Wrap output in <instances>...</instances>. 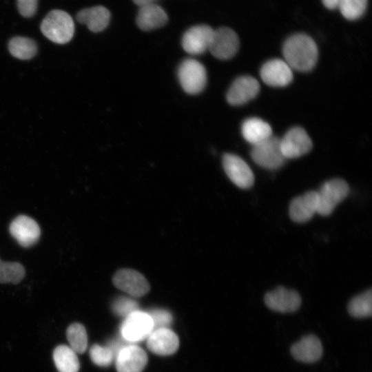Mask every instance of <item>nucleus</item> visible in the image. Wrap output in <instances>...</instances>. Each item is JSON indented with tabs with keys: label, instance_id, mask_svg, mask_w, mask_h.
Returning a JSON list of instances; mask_svg holds the SVG:
<instances>
[{
	"label": "nucleus",
	"instance_id": "33",
	"mask_svg": "<svg viewBox=\"0 0 372 372\" xmlns=\"http://www.w3.org/2000/svg\"><path fill=\"white\" fill-rule=\"evenodd\" d=\"M324 6L330 10L338 8L340 0H322Z\"/></svg>",
	"mask_w": 372,
	"mask_h": 372
},
{
	"label": "nucleus",
	"instance_id": "25",
	"mask_svg": "<svg viewBox=\"0 0 372 372\" xmlns=\"http://www.w3.org/2000/svg\"><path fill=\"white\" fill-rule=\"evenodd\" d=\"M351 316L358 318L370 317L372 313V291L369 289L353 298L348 304Z\"/></svg>",
	"mask_w": 372,
	"mask_h": 372
},
{
	"label": "nucleus",
	"instance_id": "27",
	"mask_svg": "<svg viewBox=\"0 0 372 372\" xmlns=\"http://www.w3.org/2000/svg\"><path fill=\"white\" fill-rule=\"evenodd\" d=\"M67 339L76 353H83L87 346V335L85 327L80 323L70 324L66 331Z\"/></svg>",
	"mask_w": 372,
	"mask_h": 372
},
{
	"label": "nucleus",
	"instance_id": "30",
	"mask_svg": "<svg viewBox=\"0 0 372 372\" xmlns=\"http://www.w3.org/2000/svg\"><path fill=\"white\" fill-rule=\"evenodd\" d=\"M112 309L117 316L127 317L132 313L138 310V304L132 298L121 296L114 300Z\"/></svg>",
	"mask_w": 372,
	"mask_h": 372
},
{
	"label": "nucleus",
	"instance_id": "21",
	"mask_svg": "<svg viewBox=\"0 0 372 372\" xmlns=\"http://www.w3.org/2000/svg\"><path fill=\"white\" fill-rule=\"evenodd\" d=\"M76 19L78 22L85 24L90 31L99 32L107 26L110 19V12L103 6H94L79 11L76 15Z\"/></svg>",
	"mask_w": 372,
	"mask_h": 372
},
{
	"label": "nucleus",
	"instance_id": "1",
	"mask_svg": "<svg viewBox=\"0 0 372 372\" xmlns=\"http://www.w3.org/2000/svg\"><path fill=\"white\" fill-rule=\"evenodd\" d=\"M285 61L291 69L307 72L315 66L318 48L315 41L305 34H296L289 37L282 48Z\"/></svg>",
	"mask_w": 372,
	"mask_h": 372
},
{
	"label": "nucleus",
	"instance_id": "5",
	"mask_svg": "<svg viewBox=\"0 0 372 372\" xmlns=\"http://www.w3.org/2000/svg\"><path fill=\"white\" fill-rule=\"evenodd\" d=\"M178 77L183 90L189 94L200 92L207 83L205 67L197 60L187 59L179 65Z\"/></svg>",
	"mask_w": 372,
	"mask_h": 372
},
{
	"label": "nucleus",
	"instance_id": "22",
	"mask_svg": "<svg viewBox=\"0 0 372 372\" xmlns=\"http://www.w3.org/2000/svg\"><path fill=\"white\" fill-rule=\"evenodd\" d=\"M241 132L244 138L253 145L272 135L269 124L256 117L246 119L242 124Z\"/></svg>",
	"mask_w": 372,
	"mask_h": 372
},
{
	"label": "nucleus",
	"instance_id": "12",
	"mask_svg": "<svg viewBox=\"0 0 372 372\" xmlns=\"http://www.w3.org/2000/svg\"><path fill=\"white\" fill-rule=\"evenodd\" d=\"M264 301L268 308L280 313L297 311L302 302L298 292L283 287H278L266 293Z\"/></svg>",
	"mask_w": 372,
	"mask_h": 372
},
{
	"label": "nucleus",
	"instance_id": "2",
	"mask_svg": "<svg viewBox=\"0 0 372 372\" xmlns=\"http://www.w3.org/2000/svg\"><path fill=\"white\" fill-rule=\"evenodd\" d=\"M41 30L51 41L64 44L72 39L74 32V24L68 13L61 10H54L42 21Z\"/></svg>",
	"mask_w": 372,
	"mask_h": 372
},
{
	"label": "nucleus",
	"instance_id": "6",
	"mask_svg": "<svg viewBox=\"0 0 372 372\" xmlns=\"http://www.w3.org/2000/svg\"><path fill=\"white\" fill-rule=\"evenodd\" d=\"M153 331V322L147 312L137 310L123 321L121 332L123 340L137 342L146 339Z\"/></svg>",
	"mask_w": 372,
	"mask_h": 372
},
{
	"label": "nucleus",
	"instance_id": "24",
	"mask_svg": "<svg viewBox=\"0 0 372 372\" xmlns=\"http://www.w3.org/2000/svg\"><path fill=\"white\" fill-rule=\"evenodd\" d=\"M10 54L19 59H30L37 52V46L34 41L23 37H13L8 43Z\"/></svg>",
	"mask_w": 372,
	"mask_h": 372
},
{
	"label": "nucleus",
	"instance_id": "17",
	"mask_svg": "<svg viewBox=\"0 0 372 372\" xmlns=\"http://www.w3.org/2000/svg\"><path fill=\"white\" fill-rule=\"evenodd\" d=\"M147 348L154 353L169 355L174 353L179 347L177 335L168 328L154 329L147 338Z\"/></svg>",
	"mask_w": 372,
	"mask_h": 372
},
{
	"label": "nucleus",
	"instance_id": "16",
	"mask_svg": "<svg viewBox=\"0 0 372 372\" xmlns=\"http://www.w3.org/2000/svg\"><path fill=\"white\" fill-rule=\"evenodd\" d=\"M260 90L258 81L250 76L237 78L230 86L227 101L232 105H243L256 96Z\"/></svg>",
	"mask_w": 372,
	"mask_h": 372
},
{
	"label": "nucleus",
	"instance_id": "31",
	"mask_svg": "<svg viewBox=\"0 0 372 372\" xmlns=\"http://www.w3.org/2000/svg\"><path fill=\"white\" fill-rule=\"evenodd\" d=\"M147 313L149 315L153 322V330L162 329V328H168V327L172 322V316L167 310L162 309H154L148 311Z\"/></svg>",
	"mask_w": 372,
	"mask_h": 372
},
{
	"label": "nucleus",
	"instance_id": "8",
	"mask_svg": "<svg viewBox=\"0 0 372 372\" xmlns=\"http://www.w3.org/2000/svg\"><path fill=\"white\" fill-rule=\"evenodd\" d=\"M281 152L287 158H296L308 153L312 148V141L300 127L291 128L280 139Z\"/></svg>",
	"mask_w": 372,
	"mask_h": 372
},
{
	"label": "nucleus",
	"instance_id": "18",
	"mask_svg": "<svg viewBox=\"0 0 372 372\" xmlns=\"http://www.w3.org/2000/svg\"><path fill=\"white\" fill-rule=\"evenodd\" d=\"M291 353L294 359L304 363L318 361L323 353V348L320 339L315 335L302 337L291 347Z\"/></svg>",
	"mask_w": 372,
	"mask_h": 372
},
{
	"label": "nucleus",
	"instance_id": "11",
	"mask_svg": "<svg viewBox=\"0 0 372 372\" xmlns=\"http://www.w3.org/2000/svg\"><path fill=\"white\" fill-rule=\"evenodd\" d=\"M11 236L23 247H30L36 244L41 236V229L38 223L32 218L25 215L17 216L9 226Z\"/></svg>",
	"mask_w": 372,
	"mask_h": 372
},
{
	"label": "nucleus",
	"instance_id": "20",
	"mask_svg": "<svg viewBox=\"0 0 372 372\" xmlns=\"http://www.w3.org/2000/svg\"><path fill=\"white\" fill-rule=\"evenodd\" d=\"M168 17L165 11L153 3L141 6L136 17V23L143 30L148 31L164 25Z\"/></svg>",
	"mask_w": 372,
	"mask_h": 372
},
{
	"label": "nucleus",
	"instance_id": "9",
	"mask_svg": "<svg viewBox=\"0 0 372 372\" xmlns=\"http://www.w3.org/2000/svg\"><path fill=\"white\" fill-rule=\"evenodd\" d=\"M112 282L116 288L133 297H141L150 289L149 284L144 276L133 269L118 270L113 276Z\"/></svg>",
	"mask_w": 372,
	"mask_h": 372
},
{
	"label": "nucleus",
	"instance_id": "3",
	"mask_svg": "<svg viewBox=\"0 0 372 372\" xmlns=\"http://www.w3.org/2000/svg\"><path fill=\"white\" fill-rule=\"evenodd\" d=\"M317 192L318 210L321 216H329L335 207L349 194V187L341 178H333L325 182Z\"/></svg>",
	"mask_w": 372,
	"mask_h": 372
},
{
	"label": "nucleus",
	"instance_id": "10",
	"mask_svg": "<svg viewBox=\"0 0 372 372\" xmlns=\"http://www.w3.org/2000/svg\"><path fill=\"white\" fill-rule=\"evenodd\" d=\"M223 165L229 178L238 187L248 189L253 185L254 174L247 163L240 157L225 154L223 157Z\"/></svg>",
	"mask_w": 372,
	"mask_h": 372
},
{
	"label": "nucleus",
	"instance_id": "14",
	"mask_svg": "<svg viewBox=\"0 0 372 372\" xmlns=\"http://www.w3.org/2000/svg\"><path fill=\"white\" fill-rule=\"evenodd\" d=\"M118 372H141L147 362L145 351L135 344L123 347L115 358Z\"/></svg>",
	"mask_w": 372,
	"mask_h": 372
},
{
	"label": "nucleus",
	"instance_id": "15",
	"mask_svg": "<svg viewBox=\"0 0 372 372\" xmlns=\"http://www.w3.org/2000/svg\"><path fill=\"white\" fill-rule=\"evenodd\" d=\"M260 74L267 85L273 87H284L293 79L292 69L283 60L271 59L261 68Z\"/></svg>",
	"mask_w": 372,
	"mask_h": 372
},
{
	"label": "nucleus",
	"instance_id": "13",
	"mask_svg": "<svg viewBox=\"0 0 372 372\" xmlns=\"http://www.w3.org/2000/svg\"><path fill=\"white\" fill-rule=\"evenodd\" d=\"M214 30L207 25H198L188 29L183 36L182 46L193 55L200 54L209 49Z\"/></svg>",
	"mask_w": 372,
	"mask_h": 372
},
{
	"label": "nucleus",
	"instance_id": "29",
	"mask_svg": "<svg viewBox=\"0 0 372 372\" xmlns=\"http://www.w3.org/2000/svg\"><path fill=\"white\" fill-rule=\"evenodd\" d=\"M90 355L92 361L99 366L110 365L115 358L112 351L107 346L102 347L99 344L92 346Z\"/></svg>",
	"mask_w": 372,
	"mask_h": 372
},
{
	"label": "nucleus",
	"instance_id": "4",
	"mask_svg": "<svg viewBox=\"0 0 372 372\" xmlns=\"http://www.w3.org/2000/svg\"><path fill=\"white\" fill-rule=\"evenodd\" d=\"M251 156L257 165L268 169L280 168L286 160L280 149V138L273 135L254 145Z\"/></svg>",
	"mask_w": 372,
	"mask_h": 372
},
{
	"label": "nucleus",
	"instance_id": "23",
	"mask_svg": "<svg viewBox=\"0 0 372 372\" xmlns=\"http://www.w3.org/2000/svg\"><path fill=\"white\" fill-rule=\"evenodd\" d=\"M53 359L59 372H78L79 370L76 353L68 346L56 347L53 352Z\"/></svg>",
	"mask_w": 372,
	"mask_h": 372
},
{
	"label": "nucleus",
	"instance_id": "32",
	"mask_svg": "<svg viewBox=\"0 0 372 372\" xmlns=\"http://www.w3.org/2000/svg\"><path fill=\"white\" fill-rule=\"evenodd\" d=\"M20 14L25 17H32L37 8L38 0H17Z\"/></svg>",
	"mask_w": 372,
	"mask_h": 372
},
{
	"label": "nucleus",
	"instance_id": "34",
	"mask_svg": "<svg viewBox=\"0 0 372 372\" xmlns=\"http://www.w3.org/2000/svg\"><path fill=\"white\" fill-rule=\"evenodd\" d=\"M158 0H133V1L139 6H144L154 3Z\"/></svg>",
	"mask_w": 372,
	"mask_h": 372
},
{
	"label": "nucleus",
	"instance_id": "26",
	"mask_svg": "<svg viewBox=\"0 0 372 372\" xmlns=\"http://www.w3.org/2000/svg\"><path fill=\"white\" fill-rule=\"evenodd\" d=\"M25 276L24 267L17 262H6L0 259V283H19Z\"/></svg>",
	"mask_w": 372,
	"mask_h": 372
},
{
	"label": "nucleus",
	"instance_id": "7",
	"mask_svg": "<svg viewBox=\"0 0 372 372\" xmlns=\"http://www.w3.org/2000/svg\"><path fill=\"white\" fill-rule=\"evenodd\" d=\"M239 48V39L231 28L222 27L214 30L209 50L218 59L227 60L232 58Z\"/></svg>",
	"mask_w": 372,
	"mask_h": 372
},
{
	"label": "nucleus",
	"instance_id": "19",
	"mask_svg": "<svg viewBox=\"0 0 372 372\" xmlns=\"http://www.w3.org/2000/svg\"><path fill=\"white\" fill-rule=\"evenodd\" d=\"M318 210V196L316 191H309L293 198L289 205V216L298 223L309 220Z\"/></svg>",
	"mask_w": 372,
	"mask_h": 372
},
{
	"label": "nucleus",
	"instance_id": "28",
	"mask_svg": "<svg viewBox=\"0 0 372 372\" xmlns=\"http://www.w3.org/2000/svg\"><path fill=\"white\" fill-rule=\"evenodd\" d=\"M368 0H340L338 8L348 20H357L364 13Z\"/></svg>",
	"mask_w": 372,
	"mask_h": 372
}]
</instances>
